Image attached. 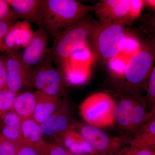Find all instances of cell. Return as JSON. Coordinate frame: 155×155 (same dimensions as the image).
Masks as SVG:
<instances>
[{
  "label": "cell",
  "mask_w": 155,
  "mask_h": 155,
  "mask_svg": "<svg viewBox=\"0 0 155 155\" xmlns=\"http://www.w3.org/2000/svg\"><path fill=\"white\" fill-rule=\"evenodd\" d=\"M93 10V6L75 0H43L40 28L53 39L86 18Z\"/></svg>",
  "instance_id": "cell-1"
},
{
  "label": "cell",
  "mask_w": 155,
  "mask_h": 155,
  "mask_svg": "<svg viewBox=\"0 0 155 155\" xmlns=\"http://www.w3.org/2000/svg\"><path fill=\"white\" fill-rule=\"evenodd\" d=\"M91 20L87 17L53 39L54 44L48 54L61 74L72 54L88 45Z\"/></svg>",
  "instance_id": "cell-2"
},
{
  "label": "cell",
  "mask_w": 155,
  "mask_h": 155,
  "mask_svg": "<svg viewBox=\"0 0 155 155\" xmlns=\"http://www.w3.org/2000/svg\"><path fill=\"white\" fill-rule=\"evenodd\" d=\"M127 33L122 25H104L91 20L88 45L94 61L107 63L120 54Z\"/></svg>",
  "instance_id": "cell-3"
},
{
  "label": "cell",
  "mask_w": 155,
  "mask_h": 155,
  "mask_svg": "<svg viewBox=\"0 0 155 155\" xmlns=\"http://www.w3.org/2000/svg\"><path fill=\"white\" fill-rule=\"evenodd\" d=\"M115 105L114 99L110 95L100 92L87 98L81 104L79 110L89 125L100 128L114 124Z\"/></svg>",
  "instance_id": "cell-4"
},
{
  "label": "cell",
  "mask_w": 155,
  "mask_h": 155,
  "mask_svg": "<svg viewBox=\"0 0 155 155\" xmlns=\"http://www.w3.org/2000/svg\"><path fill=\"white\" fill-rule=\"evenodd\" d=\"M64 78L53 63L49 55L44 61L32 69L28 75V88H34L36 91L53 97H62L65 95Z\"/></svg>",
  "instance_id": "cell-5"
},
{
  "label": "cell",
  "mask_w": 155,
  "mask_h": 155,
  "mask_svg": "<svg viewBox=\"0 0 155 155\" xmlns=\"http://www.w3.org/2000/svg\"><path fill=\"white\" fill-rule=\"evenodd\" d=\"M154 59L153 46L142 44L138 52L128 58L124 78L132 85L143 83L151 72Z\"/></svg>",
  "instance_id": "cell-6"
},
{
  "label": "cell",
  "mask_w": 155,
  "mask_h": 155,
  "mask_svg": "<svg viewBox=\"0 0 155 155\" xmlns=\"http://www.w3.org/2000/svg\"><path fill=\"white\" fill-rule=\"evenodd\" d=\"M129 9V0H102L93 6V11L102 24L124 26L133 21Z\"/></svg>",
  "instance_id": "cell-7"
},
{
  "label": "cell",
  "mask_w": 155,
  "mask_h": 155,
  "mask_svg": "<svg viewBox=\"0 0 155 155\" xmlns=\"http://www.w3.org/2000/svg\"><path fill=\"white\" fill-rule=\"evenodd\" d=\"M49 38L44 31L39 28L34 32L29 44L20 53V62L28 75L32 69L41 64L48 55Z\"/></svg>",
  "instance_id": "cell-8"
},
{
  "label": "cell",
  "mask_w": 155,
  "mask_h": 155,
  "mask_svg": "<svg viewBox=\"0 0 155 155\" xmlns=\"http://www.w3.org/2000/svg\"><path fill=\"white\" fill-rule=\"evenodd\" d=\"M78 133L97 154L110 155L119 148L121 143L119 139L112 138L99 127L90 125H81Z\"/></svg>",
  "instance_id": "cell-9"
},
{
  "label": "cell",
  "mask_w": 155,
  "mask_h": 155,
  "mask_svg": "<svg viewBox=\"0 0 155 155\" xmlns=\"http://www.w3.org/2000/svg\"><path fill=\"white\" fill-rule=\"evenodd\" d=\"M20 54L18 51L4 53L7 88L17 93L22 88H28V75L22 67Z\"/></svg>",
  "instance_id": "cell-10"
},
{
  "label": "cell",
  "mask_w": 155,
  "mask_h": 155,
  "mask_svg": "<svg viewBox=\"0 0 155 155\" xmlns=\"http://www.w3.org/2000/svg\"><path fill=\"white\" fill-rule=\"evenodd\" d=\"M33 34L30 23L28 21H16L9 28L3 39L4 53L25 48L30 42Z\"/></svg>",
  "instance_id": "cell-11"
},
{
  "label": "cell",
  "mask_w": 155,
  "mask_h": 155,
  "mask_svg": "<svg viewBox=\"0 0 155 155\" xmlns=\"http://www.w3.org/2000/svg\"><path fill=\"white\" fill-rule=\"evenodd\" d=\"M71 114L69 105L64 100L53 114L40 124L43 136H56L70 127Z\"/></svg>",
  "instance_id": "cell-12"
},
{
  "label": "cell",
  "mask_w": 155,
  "mask_h": 155,
  "mask_svg": "<svg viewBox=\"0 0 155 155\" xmlns=\"http://www.w3.org/2000/svg\"><path fill=\"white\" fill-rule=\"evenodd\" d=\"M17 19L32 22L40 28V14L43 0H5Z\"/></svg>",
  "instance_id": "cell-13"
},
{
  "label": "cell",
  "mask_w": 155,
  "mask_h": 155,
  "mask_svg": "<svg viewBox=\"0 0 155 155\" xmlns=\"http://www.w3.org/2000/svg\"><path fill=\"white\" fill-rule=\"evenodd\" d=\"M56 136H59V144L74 155L97 154L78 132L70 127Z\"/></svg>",
  "instance_id": "cell-14"
},
{
  "label": "cell",
  "mask_w": 155,
  "mask_h": 155,
  "mask_svg": "<svg viewBox=\"0 0 155 155\" xmlns=\"http://www.w3.org/2000/svg\"><path fill=\"white\" fill-rule=\"evenodd\" d=\"M35 104L32 118L41 124L48 119L60 107L61 104V97H53L41 92H34Z\"/></svg>",
  "instance_id": "cell-15"
},
{
  "label": "cell",
  "mask_w": 155,
  "mask_h": 155,
  "mask_svg": "<svg viewBox=\"0 0 155 155\" xmlns=\"http://www.w3.org/2000/svg\"><path fill=\"white\" fill-rule=\"evenodd\" d=\"M21 136L24 141L42 153L46 141L43 137L40 124L32 118L21 119Z\"/></svg>",
  "instance_id": "cell-16"
},
{
  "label": "cell",
  "mask_w": 155,
  "mask_h": 155,
  "mask_svg": "<svg viewBox=\"0 0 155 155\" xmlns=\"http://www.w3.org/2000/svg\"><path fill=\"white\" fill-rule=\"evenodd\" d=\"M130 143L131 146L140 148L155 151V115L137 130L135 136L130 140Z\"/></svg>",
  "instance_id": "cell-17"
},
{
  "label": "cell",
  "mask_w": 155,
  "mask_h": 155,
  "mask_svg": "<svg viewBox=\"0 0 155 155\" xmlns=\"http://www.w3.org/2000/svg\"><path fill=\"white\" fill-rule=\"evenodd\" d=\"M0 134L14 143H17L22 139L21 119L13 111L7 112L1 116Z\"/></svg>",
  "instance_id": "cell-18"
},
{
  "label": "cell",
  "mask_w": 155,
  "mask_h": 155,
  "mask_svg": "<svg viewBox=\"0 0 155 155\" xmlns=\"http://www.w3.org/2000/svg\"><path fill=\"white\" fill-rule=\"evenodd\" d=\"M35 104L34 92H20L17 94L14 100L12 111L17 114L21 119L32 118Z\"/></svg>",
  "instance_id": "cell-19"
},
{
  "label": "cell",
  "mask_w": 155,
  "mask_h": 155,
  "mask_svg": "<svg viewBox=\"0 0 155 155\" xmlns=\"http://www.w3.org/2000/svg\"><path fill=\"white\" fill-rule=\"evenodd\" d=\"M65 82L72 85H80L86 82L91 75V68L69 64L61 72Z\"/></svg>",
  "instance_id": "cell-20"
},
{
  "label": "cell",
  "mask_w": 155,
  "mask_h": 155,
  "mask_svg": "<svg viewBox=\"0 0 155 155\" xmlns=\"http://www.w3.org/2000/svg\"><path fill=\"white\" fill-rule=\"evenodd\" d=\"M135 101L131 99H122L115 104L114 110L115 122L122 129L129 130L131 112Z\"/></svg>",
  "instance_id": "cell-21"
},
{
  "label": "cell",
  "mask_w": 155,
  "mask_h": 155,
  "mask_svg": "<svg viewBox=\"0 0 155 155\" xmlns=\"http://www.w3.org/2000/svg\"><path fill=\"white\" fill-rule=\"evenodd\" d=\"M154 114L155 109L152 111L151 113L148 114L143 104L136 101L131 112L129 131L131 132L136 131Z\"/></svg>",
  "instance_id": "cell-22"
},
{
  "label": "cell",
  "mask_w": 155,
  "mask_h": 155,
  "mask_svg": "<svg viewBox=\"0 0 155 155\" xmlns=\"http://www.w3.org/2000/svg\"><path fill=\"white\" fill-rule=\"evenodd\" d=\"M128 58L120 53L110 59L107 64L111 74L116 78H124Z\"/></svg>",
  "instance_id": "cell-23"
},
{
  "label": "cell",
  "mask_w": 155,
  "mask_h": 155,
  "mask_svg": "<svg viewBox=\"0 0 155 155\" xmlns=\"http://www.w3.org/2000/svg\"><path fill=\"white\" fill-rule=\"evenodd\" d=\"M93 61L91 50L88 45L74 53L69 59L68 65L75 64L91 68Z\"/></svg>",
  "instance_id": "cell-24"
},
{
  "label": "cell",
  "mask_w": 155,
  "mask_h": 155,
  "mask_svg": "<svg viewBox=\"0 0 155 155\" xmlns=\"http://www.w3.org/2000/svg\"><path fill=\"white\" fill-rule=\"evenodd\" d=\"M17 93L11 91L8 88L0 90V116L12 110Z\"/></svg>",
  "instance_id": "cell-25"
},
{
  "label": "cell",
  "mask_w": 155,
  "mask_h": 155,
  "mask_svg": "<svg viewBox=\"0 0 155 155\" xmlns=\"http://www.w3.org/2000/svg\"><path fill=\"white\" fill-rule=\"evenodd\" d=\"M141 45L136 37L127 33L120 53L129 58L138 52Z\"/></svg>",
  "instance_id": "cell-26"
},
{
  "label": "cell",
  "mask_w": 155,
  "mask_h": 155,
  "mask_svg": "<svg viewBox=\"0 0 155 155\" xmlns=\"http://www.w3.org/2000/svg\"><path fill=\"white\" fill-rule=\"evenodd\" d=\"M42 155H74L59 143L46 142Z\"/></svg>",
  "instance_id": "cell-27"
},
{
  "label": "cell",
  "mask_w": 155,
  "mask_h": 155,
  "mask_svg": "<svg viewBox=\"0 0 155 155\" xmlns=\"http://www.w3.org/2000/svg\"><path fill=\"white\" fill-rule=\"evenodd\" d=\"M17 19L5 0H0V21H16Z\"/></svg>",
  "instance_id": "cell-28"
},
{
  "label": "cell",
  "mask_w": 155,
  "mask_h": 155,
  "mask_svg": "<svg viewBox=\"0 0 155 155\" xmlns=\"http://www.w3.org/2000/svg\"><path fill=\"white\" fill-rule=\"evenodd\" d=\"M16 143L9 140L0 134V155H16Z\"/></svg>",
  "instance_id": "cell-29"
},
{
  "label": "cell",
  "mask_w": 155,
  "mask_h": 155,
  "mask_svg": "<svg viewBox=\"0 0 155 155\" xmlns=\"http://www.w3.org/2000/svg\"><path fill=\"white\" fill-rule=\"evenodd\" d=\"M16 155H41L36 148L21 139L16 143Z\"/></svg>",
  "instance_id": "cell-30"
},
{
  "label": "cell",
  "mask_w": 155,
  "mask_h": 155,
  "mask_svg": "<svg viewBox=\"0 0 155 155\" xmlns=\"http://www.w3.org/2000/svg\"><path fill=\"white\" fill-rule=\"evenodd\" d=\"M130 14L132 20L139 16L142 8L143 5V1L142 0H129Z\"/></svg>",
  "instance_id": "cell-31"
},
{
  "label": "cell",
  "mask_w": 155,
  "mask_h": 155,
  "mask_svg": "<svg viewBox=\"0 0 155 155\" xmlns=\"http://www.w3.org/2000/svg\"><path fill=\"white\" fill-rule=\"evenodd\" d=\"M147 91L149 99L153 103H155V68L153 67L148 77Z\"/></svg>",
  "instance_id": "cell-32"
},
{
  "label": "cell",
  "mask_w": 155,
  "mask_h": 155,
  "mask_svg": "<svg viewBox=\"0 0 155 155\" xmlns=\"http://www.w3.org/2000/svg\"><path fill=\"white\" fill-rule=\"evenodd\" d=\"M6 88H8L4 53H0V90Z\"/></svg>",
  "instance_id": "cell-33"
},
{
  "label": "cell",
  "mask_w": 155,
  "mask_h": 155,
  "mask_svg": "<svg viewBox=\"0 0 155 155\" xmlns=\"http://www.w3.org/2000/svg\"><path fill=\"white\" fill-rule=\"evenodd\" d=\"M155 154V151L151 150L140 148L137 147L131 146L122 152L121 155H153Z\"/></svg>",
  "instance_id": "cell-34"
},
{
  "label": "cell",
  "mask_w": 155,
  "mask_h": 155,
  "mask_svg": "<svg viewBox=\"0 0 155 155\" xmlns=\"http://www.w3.org/2000/svg\"><path fill=\"white\" fill-rule=\"evenodd\" d=\"M16 21H0V53H4L3 48L4 37L10 27Z\"/></svg>",
  "instance_id": "cell-35"
},
{
  "label": "cell",
  "mask_w": 155,
  "mask_h": 155,
  "mask_svg": "<svg viewBox=\"0 0 155 155\" xmlns=\"http://www.w3.org/2000/svg\"><path fill=\"white\" fill-rule=\"evenodd\" d=\"M143 1V5H146L149 6L150 8L153 9H155V1L154 0H147V1Z\"/></svg>",
  "instance_id": "cell-36"
},
{
  "label": "cell",
  "mask_w": 155,
  "mask_h": 155,
  "mask_svg": "<svg viewBox=\"0 0 155 155\" xmlns=\"http://www.w3.org/2000/svg\"><path fill=\"white\" fill-rule=\"evenodd\" d=\"M0 118H1V116H0Z\"/></svg>",
  "instance_id": "cell-37"
},
{
  "label": "cell",
  "mask_w": 155,
  "mask_h": 155,
  "mask_svg": "<svg viewBox=\"0 0 155 155\" xmlns=\"http://www.w3.org/2000/svg\"><path fill=\"white\" fill-rule=\"evenodd\" d=\"M155 155V154H154V155Z\"/></svg>",
  "instance_id": "cell-38"
}]
</instances>
